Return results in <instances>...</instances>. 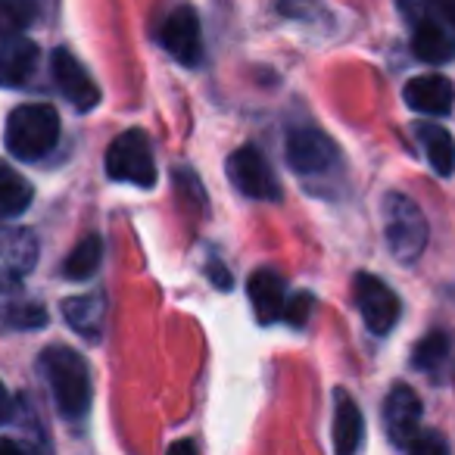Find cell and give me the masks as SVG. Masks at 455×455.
Here are the masks:
<instances>
[{
    "instance_id": "cell-23",
    "label": "cell",
    "mask_w": 455,
    "mask_h": 455,
    "mask_svg": "<svg viewBox=\"0 0 455 455\" xmlns=\"http://www.w3.org/2000/svg\"><path fill=\"white\" fill-rule=\"evenodd\" d=\"M38 16L35 0H0V38H20Z\"/></svg>"
},
{
    "instance_id": "cell-27",
    "label": "cell",
    "mask_w": 455,
    "mask_h": 455,
    "mask_svg": "<svg viewBox=\"0 0 455 455\" xmlns=\"http://www.w3.org/2000/svg\"><path fill=\"white\" fill-rule=\"evenodd\" d=\"M206 275H209V278H212V284L215 287H221V291H228V287H231V275H228V268L225 266H221V262H209V266H206Z\"/></svg>"
},
{
    "instance_id": "cell-18",
    "label": "cell",
    "mask_w": 455,
    "mask_h": 455,
    "mask_svg": "<svg viewBox=\"0 0 455 455\" xmlns=\"http://www.w3.org/2000/svg\"><path fill=\"white\" fill-rule=\"evenodd\" d=\"M411 51L424 63H449V60H455V35L440 26L418 22V26H411Z\"/></svg>"
},
{
    "instance_id": "cell-20",
    "label": "cell",
    "mask_w": 455,
    "mask_h": 455,
    "mask_svg": "<svg viewBox=\"0 0 455 455\" xmlns=\"http://www.w3.org/2000/svg\"><path fill=\"white\" fill-rule=\"evenodd\" d=\"M399 10L411 26L427 22L455 35V0H399Z\"/></svg>"
},
{
    "instance_id": "cell-29",
    "label": "cell",
    "mask_w": 455,
    "mask_h": 455,
    "mask_svg": "<svg viewBox=\"0 0 455 455\" xmlns=\"http://www.w3.org/2000/svg\"><path fill=\"white\" fill-rule=\"evenodd\" d=\"M169 455H196V443L194 440H178V443H172Z\"/></svg>"
},
{
    "instance_id": "cell-4",
    "label": "cell",
    "mask_w": 455,
    "mask_h": 455,
    "mask_svg": "<svg viewBox=\"0 0 455 455\" xmlns=\"http://www.w3.org/2000/svg\"><path fill=\"white\" fill-rule=\"evenodd\" d=\"M107 172L113 181L153 188L156 184V159H153L150 138L140 128L122 132L107 150Z\"/></svg>"
},
{
    "instance_id": "cell-21",
    "label": "cell",
    "mask_w": 455,
    "mask_h": 455,
    "mask_svg": "<svg viewBox=\"0 0 455 455\" xmlns=\"http://www.w3.org/2000/svg\"><path fill=\"white\" fill-rule=\"evenodd\" d=\"M449 359H452V343H449V337L443 331H434L424 340H418L415 353H411V365L418 371L430 374V378H440V371L449 365Z\"/></svg>"
},
{
    "instance_id": "cell-2",
    "label": "cell",
    "mask_w": 455,
    "mask_h": 455,
    "mask_svg": "<svg viewBox=\"0 0 455 455\" xmlns=\"http://www.w3.org/2000/svg\"><path fill=\"white\" fill-rule=\"evenodd\" d=\"M60 138V116L51 103H26L16 107L7 119V147L16 159H35L47 156Z\"/></svg>"
},
{
    "instance_id": "cell-22",
    "label": "cell",
    "mask_w": 455,
    "mask_h": 455,
    "mask_svg": "<svg viewBox=\"0 0 455 455\" xmlns=\"http://www.w3.org/2000/svg\"><path fill=\"white\" fill-rule=\"evenodd\" d=\"M103 259V241L100 235H88L76 243V250L69 253V259L63 262V275L69 281H84L97 272Z\"/></svg>"
},
{
    "instance_id": "cell-7",
    "label": "cell",
    "mask_w": 455,
    "mask_h": 455,
    "mask_svg": "<svg viewBox=\"0 0 455 455\" xmlns=\"http://www.w3.org/2000/svg\"><path fill=\"white\" fill-rule=\"evenodd\" d=\"M38 262V237L28 228L0 225V291H16Z\"/></svg>"
},
{
    "instance_id": "cell-3",
    "label": "cell",
    "mask_w": 455,
    "mask_h": 455,
    "mask_svg": "<svg viewBox=\"0 0 455 455\" xmlns=\"http://www.w3.org/2000/svg\"><path fill=\"white\" fill-rule=\"evenodd\" d=\"M380 215H384V235L393 256L399 262H415L427 247V221H424V212L418 209V203L411 196L390 190L384 196Z\"/></svg>"
},
{
    "instance_id": "cell-9",
    "label": "cell",
    "mask_w": 455,
    "mask_h": 455,
    "mask_svg": "<svg viewBox=\"0 0 455 455\" xmlns=\"http://www.w3.org/2000/svg\"><path fill=\"white\" fill-rule=\"evenodd\" d=\"M287 163L299 175H324L337 165V147L318 128H293L287 134Z\"/></svg>"
},
{
    "instance_id": "cell-25",
    "label": "cell",
    "mask_w": 455,
    "mask_h": 455,
    "mask_svg": "<svg viewBox=\"0 0 455 455\" xmlns=\"http://www.w3.org/2000/svg\"><path fill=\"white\" fill-rule=\"evenodd\" d=\"M309 312H312V297L309 293H293L287 297V309H284V322L293 324V328H303L309 322Z\"/></svg>"
},
{
    "instance_id": "cell-12",
    "label": "cell",
    "mask_w": 455,
    "mask_h": 455,
    "mask_svg": "<svg viewBox=\"0 0 455 455\" xmlns=\"http://www.w3.org/2000/svg\"><path fill=\"white\" fill-rule=\"evenodd\" d=\"M403 97L421 116H449L455 103V88L443 76H415L405 82Z\"/></svg>"
},
{
    "instance_id": "cell-10",
    "label": "cell",
    "mask_w": 455,
    "mask_h": 455,
    "mask_svg": "<svg viewBox=\"0 0 455 455\" xmlns=\"http://www.w3.org/2000/svg\"><path fill=\"white\" fill-rule=\"evenodd\" d=\"M51 69H53V82H57L60 94L78 109V113H91V109L100 103V88L91 82V76L84 72V66L72 57L66 47L53 51L51 60Z\"/></svg>"
},
{
    "instance_id": "cell-13",
    "label": "cell",
    "mask_w": 455,
    "mask_h": 455,
    "mask_svg": "<svg viewBox=\"0 0 455 455\" xmlns=\"http://www.w3.org/2000/svg\"><path fill=\"white\" fill-rule=\"evenodd\" d=\"M250 303L262 324H275L278 318H284L287 309V281L272 268H259L250 278Z\"/></svg>"
},
{
    "instance_id": "cell-14",
    "label": "cell",
    "mask_w": 455,
    "mask_h": 455,
    "mask_svg": "<svg viewBox=\"0 0 455 455\" xmlns=\"http://www.w3.org/2000/svg\"><path fill=\"white\" fill-rule=\"evenodd\" d=\"M38 66V44L28 38L0 41V84L4 88H22L35 76Z\"/></svg>"
},
{
    "instance_id": "cell-15",
    "label": "cell",
    "mask_w": 455,
    "mask_h": 455,
    "mask_svg": "<svg viewBox=\"0 0 455 455\" xmlns=\"http://www.w3.org/2000/svg\"><path fill=\"white\" fill-rule=\"evenodd\" d=\"M365 436V418L355 399L347 390L334 393V452L337 455H355Z\"/></svg>"
},
{
    "instance_id": "cell-30",
    "label": "cell",
    "mask_w": 455,
    "mask_h": 455,
    "mask_svg": "<svg viewBox=\"0 0 455 455\" xmlns=\"http://www.w3.org/2000/svg\"><path fill=\"white\" fill-rule=\"evenodd\" d=\"M0 455H26V449L20 446V443H13V440H0Z\"/></svg>"
},
{
    "instance_id": "cell-5",
    "label": "cell",
    "mask_w": 455,
    "mask_h": 455,
    "mask_svg": "<svg viewBox=\"0 0 455 455\" xmlns=\"http://www.w3.org/2000/svg\"><path fill=\"white\" fill-rule=\"evenodd\" d=\"M228 178L243 196H253V200H278L281 196L278 178L256 147H241L228 156Z\"/></svg>"
},
{
    "instance_id": "cell-11",
    "label": "cell",
    "mask_w": 455,
    "mask_h": 455,
    "mask_svg": "<svg viewBox=\"0 0 455 455\" xmlns=\"http://www.w3.org/2000/svg\"><path fill=\"white\" fill-rule=\"evenodd\" d=\"M384 427L396 446H409L421 434V399L411 387L396 384L384 399Z\"/></svg>"
},
{
    "instance_id": "cell-8",
    "label": "cell",
    "mask_w": 455,
    "mask_h": 455,
    "mask_svg": "<svg viewBox=\"0 0 455 455\" xmlns=\"http://www.w3.org/2000/svg\"><path fill=\"white\" fill-rule=\"evenodd\" d=\"M355 306H359L362 318H365L371 334H390L393 324L399 318V297L374 275H355L353 281Z\"/></svg>"
},
{
    "instance_id": "cell-6",
    "label": "cell",
    "mask_w": 455,
    "mask_h": 455,
    "mask_svg": "<svg viewBox=\"0 0 455 455\" xmlns=\"http://www.w3.org/2000/svg\"><path fill=\"white\" fill-rule=\"evenodd\" d=\"M159 44L165 47L172 60H178L181 66H200L203 60V35H200V16L194 7L181 4L165 16L163 28H159Z\"/></svg>"
},
{
    "instance_id": "cell-16",
    "label": "cell",
    "mask_w": 455,
    "mask_h": 455,
    "mask_svg": "<svg viewBox=\"0 0 455 455\" xmlns=\"http://www.w3.org/2000/svg\"><path fill=\"white\" fill-rule=\"evenodd\" d=\"M63 315L72 331H78L88 340H100L103 318H107V297L103 293H84L63 303Z\"/></svg>"
},
{
    "instance_id": "cell-24",
    "label": "cell",
    "mask_w": 455,
    "mask_h": 455,
    "mask_svg": "<svg viewBox=\"0 0 455 455\" xmlns=\"http://www.w3.org/2000/svg\"><path fill=\"white\" fill-rule=\"evenodd\" d=\"M405 449H409V455H452V452H449V446H446V440H443L440 434H434V430H427V434H418Z\"/></svg>"
},
{
    "instance_id": "cell-17",
    "label": "cell",
    "mask_w": 455,
    "mask_h": 455,
    "mask_svg": "<svg viewBox=\"0 0 455 455\" xmlns=\"http://www.w3.org/2000/svg\"><path fill=\"white\" fill-rule=\"evenodd\" d=\"M418 140H421L424 147V156H427V163L434 165L436 175H452L455 172V140L452 134L446 132L443 125H436V122H418L415 128Z\"/></svg>"
},
{
    "instance_id": "cell-28",
    "label": "cell",
    "mask_w": 455,
    "mask_h": 455,
    "mask_svg": "<svg viewBox=\"0 0 455 455\" xmlns=\"http://www.w3.org/2000/svg\"><path fill=\"white\" fill-rule=\"evenodd\" d=\"M10 415H13V399H10L7 387H4V380H0V424L7 421Z\"/></svg>"
},
{
    "instance_id": "cell-1",
    "label": "cell",
    "mask_w": 455,
    "mask_h": 455,
    "mask_svg": "<svg viewBox=\"0 0 455 455\" xmlns=\"http://www.w3.org/2000/svg\"><path fill=\"white\" fill-rule=\"evenodd\" d=\"M41 374L51 387L57 409L63 418H84L91 409V371L88 362L69 347H47L41 353Z\"/></svg>"
},
{
    "instance_id": "cell-26",
    "label": "cell",
    "mask_w": 455,
    "mask_h": 455,
    "mask_svg": "<svg viewBox=\"0 0 455 455\" xmlns=\"http://www.w3.org/2000/svg\"><path fill=\"white\" fill-rule=\"evenodd\" d=\"M175 184H178V194H184L190 203H196V206H206V194H203L200 181H196L188 169H181V172L175 169Z\"/></svg>"
},
{
    "instance_id": "cell-19",
    "label": "cell",
    "mask_w": 455,
    "mask_h": 455,
    "mask_svg": "<svg viewBox=\"0 0 455 455\" xmlns=\"http://www.w3.org/2000/svg\"><path fill=\"white\" fill-rule=\"evenodd\" d=\"M32 184L13 169V165L0 163V221L20 219L32 206Z\"/></svg>"
}]
</instances>
